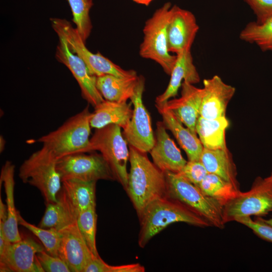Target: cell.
<instances>
[{
    "label": "cell",
    "instance_id": "obj_31",
    "mask_svg": "<svg viewBox=\"0 0 272 272\" xmlns=\"http://www.w3.org/2000/svg\"><path fill=\"white\" fill-rule=\"evenodd\" d=\"M72 10L73 21L76 29L86 42L90 35L92 26L89 12L93 5L92 0H67Z\"/></svg>",
    "mask_w": 272,
    "mask_h": 272
},
{
    "label": "cell",
    "instance_id": "obj_32",
    "mask_svg": "<svg viewBox=\"0 0 272 272\" xmlns=\"http://www.w3.org/2000/svg\"><path fill=\"white\" fill-rule=\"evenodd\" d=\"M97 219L96 208H90L79 214L77 223L87 246L96 257H99L96 244Z\"/></svg>",
    "mask_w": 272,
    "mask_h": 272
},
{
    "label": "cell",
    "instance_id": "obj_4",
    "mask_svg": "<svg viewBox=\"0 0 272 272\" xmlns=\"http://www.w3.org/2000/svg\"><path fill=\"white\" fill-rule=\"evenodd\" d=\"M57 158L47 148L43 146L25 160L19 168L22 181L36 187L46 203L57 201L62 181L56 169Z\"/></svg>",
    "mask_w": 272,
    "mask_h": 272
},
{
    "label": "cell",
    "instance_id": "obj_26",
    "mask_svg": "<svg viewBox=\"0 0 272 272\" xmlns=\"http://www.w3.org/2000/svg\"><path fill=\"white\" fill-rule=\"evenodd\" d=\"M229 125L226 116L206 119L199 116L196 132L203 147L208 149L227 148L225 133Z\"/></svg>",
    "mask_w": 272,
    "mask_h": 272
},
{
    "label": "cell",
    "instance_id": "obj_16",
    "mask_svg": "<svg viewBox=\"0 0 272 272\" xmlns=\"http://www.w3.org/2000/svg\"><path fill=\"white\" fill-rule=\"evenodd\" d=\"M96 183L73 179L62 181L57 200L77 219L83 212L96 208Z\"/></svg>",
    "mask_w": 272,
    "mask_h": 272
},
{
    "label": "cell",
    "instance_id": "obj_9",
    "mask_svg": "<svg viewBox=\"0 0 272 272\" xmlns=\"http://www.w3.org/2000/svg\"><path fill=\"white\" fill-rule=\"evenodd\" d=\"M272 212V181L268 178L257 177L250 189L240 191L223 208L225 223L239 218L262 216Z\"/></svg>",
    "mask_w": 272,
    "mask_h": 272
},
{
    "label": "cell",
    "instance_id": "obj_11",
    "mask_svg": "<svg viewBox=\"0 0 272 272\" xmlns=\"http://www.w3.org/2000/svg\"><path fill=\"white\" fill-rule=\"evenodd\" d=\"M144 88L145 79L139 76L134 93L130 99L133 105L132 116L123 133L129 146L146 153L153 147L155 138L150 115L142 100Z\"/></svg>",
    "mask_w": 272,
    "mask_h": 272
},
{
    "label": "cell",
    "instance_id": "obj_34",
    "mask_svg": "<svg viewBox=\"0 0 272 272\" xmlns=\"http://www.w3.org/2000/svg\"><path fill=\"white\" fill-rule=\"evenodd\" d=\"M235 221L250 229L261 239L272 243V226L263 222L260 217L253 220L250 216L243 217Z\"/></svg>",
    "mask_w": 272,
    "mask_h": 272
},
{
    "label": "cell",
    "instance_id": "obj_25",
    "mask_svg": "<svg viewBox=\"0 0 272 272\" xmlns=\"http://www.w3.org/2000/svg\"><path fill=\"white\" fill-rule=\"evenodd\" d=\"M139 76L129 78L104 75L96 77V87L104 100L127 102L133 95Z\"/></svg>",
    "mask_w": 272,
    "mask_h": 272
},
{
    "label": "cell",
    "instance_id": "obj_24",
    "mask_svg": "<svg viewBox=\"0 0 272 272\" xmlns=\"http://www.w3.org/2000/svg\"><path fill=\"white\" fill-rule=\"evenodd\" d=\"M200 161L208 173L215 174L239 188L236 167L227 148L218 149L203 148Z\"/></svg>",
    "mask_w": 272,
    "mask_h": 272
},
{
    "label": "cell",
    "instance_id": "obj_20",
    "mask_svg": "<svg viewBox=\"0 0 272 272\" xmlns=\"http://www.w3.org/2000/svg\"><path fill=\"white\" fill-rule=\"evenodd\" d=\"M170 76L166 89L156 97L155 106L163 105L171 98L175 97L183 80L193 85L199 82V75L193 63L190 51H183L176 55V60Z\"/></svg>",
    "mask_w": 272,
    "mask_h": 272
},
{
    "label": "cell",
    "instance_id": "obj_27",
    "mask_svg": "<svg viewBox=\"0 0 272 272\" xmlns=\"http://www.w3.org/2000/svg\"><path fill=\"white\" fill-rule=\"evenodd\" d=\"M198 187L208 196L216 199L223 207L240 193L239 188L213 173H208Z\"/></svg>",
    "mask_w": 272,
    "mask_h": 272
},
{
    "label": "cell",
    "instance_id": "obj_18",
    "mask_svg": "<svg viewBox=\"0 0 272 272\" xmlns=\"http://www.w3.org/2000/svg\"><path fill=\"white\" fill-rule=\"evenodd\" d=\"M181 87V97L169 100L163 106L171 111L186 127L196 134V125L200 116L203 89L185 81L182 82Z\"/></svg>",
    "mask_w": 272,
    "mask_h": 272
},
{
    "label": "cell",
    "instance_id": "obj_36",
    "mask_svg": "<svg viewBox=\"0 0 272 272\" xmlns=\"http://www.w3.org/2000/svg\"><path fill=\"white\" fill-rule=\"evenodd\" d=\"M37 257L44 271H71L67 264L60 257L50 254L45 249L38 252Z\"/></svg>",
    "mask_w": 272,
    "mask_h": 272
},
{
    "label": "cell",
    "instance_id": "obj_42",
    "mask_svg": "<svg viewBox=\"0 0 272 272\" xmlns=\"http://www.w3.org/2000/svg\"><path fill=\"white\" fill-rule=\"evenodd\" d=\"M269 179L272 181V171L269 176L267 177Z\"/></svg>",
    "mask_w": 272,
    "mask_h": 272
},
{
    "label": "cell",
    "instance_id": "obj_10",
    "mask_svg": "<svg viewBox=\"0 0 272 272\" xmlns=\"http://www.w3.org/2000/svg\"><path fill=\"white\" fill-rule=\"evenodd\" d=\"M85 153L69 155L57 159L56 169L61 181L116 180L110 165L101 154Z\"/></svg>",
    "mask_w": 272,
    "mask_h": 272
},
{
    "label": "cell",
    "instance_id": "obj_12",
    "mask_svg": "<svg viewBox=\"0 0 272 272\" xmlns=\"http://www.w3.org/2000/svg\"><path fill=\"white\" fill-rule=\"evenodd\" d=\"M44 247L31 238L10 242L0 254L1 271L44 272L37 254Z\"/></svg>",
    "mask_w": 272,
    "mask_h": 272
},
{
    "label": "cell",
    "instance_id": "obj_41",
    "mask_svg": "<svg viewBox=\"0 0 272 272\" xmlns=\"http://www.w3.org/2000/svg\"><path fill=\"white\" fill-rule=\"evenodd\" d=\"M260 219L265 223L272 226V217L268 219H263L262 218H260Z\"/></svg>",
    "mask_w": 272,
    "mask_h": 272
},
{
    "label": "cell",
    "instance_id": "obj_37",
    "mask_svg": "<svg viewBox=\"0 0 272 272\" xmlns=\"http://www.w3.org/2000/svg\"><path fill=\"white\" fill-rule=\"evenodd\" d=\"M256 17V22L261 23L272 17V0H244Z\"/></svg>",
    "mask_w": 272,
    "mask_h": 272
},
{
    "label": "cell",
    "instance_id": "obj_23",
    "mask_svg": "<svg viewBox=\"0 0 272 272\" xmlns=\"http://www.w3.org/2000/svg\"><path fill=\"white\" fill-rule=\"evenodd\" d=\"M90 118L91 128H102L110 124H116L125 129L133 113L130 103L104 100L94 107Z\"/></svg>",
    "mask_w": 272,
    "mask_h": 272
},
{
    "label": "cell",
    "instance_id": "obj_2",
    "mask_svg": "<svg viewBox=\"0 0 272 272\" xmlns=\"http://www.w3.org/2000/svg\"><path fill=\"white\" fill-rule=\"evenodd\" d=\"M139 218L140 230L138 243L142 248L154 236L174 223L183 222L203 228L211 226L196 212L178 200L168 196L151 202Z\"/></svg>",
    "mask_w": 272,
    "mask_h": 272
},
{
    "label": "cell",
    "instance_id": "obj_40",
    "mask_svg": "<svg viewBox=\"0 0 272 272\" xmlns=\"http://www.w3.org/2000/svg\"><path fill=\"white\" fill-rule=\"evenodd\" d=\"M132 1H133L134 2L138 4L148 6L153 0H132Z\"/></svg>",
    "mask_w": 272,
    "mask_h": 272
},
{
    "label": "cell",
    "instance_id": "obj_14",
    "mask_svg": "<svg viewBox=\"0 0 272 272\" xmlns=\"http://www.w3.org/2000/svg\"><path fill=\"white\" fill-rule=\"evenodd\" d=\"M198 29L196 18L191 12L172 6L168 26L169 51L177 55L190 51Z\"/></svg>",
    "mask_w": 272,
    "mask_h": 272
},
{
    "label": "cell",
    "instance_id": "obj_7",
    "mask_svg": "<svg viewBox=\"0 0 272 272\" xmlns=\"http://www.w3.org/2000/svg\"><path fill=\"white\" fill-rule=\"evenodd\" d=\"M52 27L58 37H62L70 50L79 56L86 63L91 75L96 77L112 75L118 77L129 78L137 76L133 70H125L114 63L99 52L94 53L86 46L77 30L64 19H50Z\"/></svg>",
    "mask_w": 272,
    "mask_h": 272
},
{
    "label": "cell",
    "instance_id": "obj_19",
    "mask_svg": "<svg viewBox=\"0 0 272 272\" xmlns=\"http://www.w3.org/2000/svg\"><path fill=\"white\" fill-rule=\"evenodd\" d=\"M150 152L153 163L163 172L179 173L187 162L162 121L157 123L155 143Z\"/></svg>",
    "mask_w": 272,
    "mask_h": 272
},
{
    "label": "cell",
    "instance_id": "obj_5",
    "mask_svg": "<svg viewBox=\"0 0 272 272\" xmlns=\"http://www.w3.org/2000/svg\"><path fill=\"white\" fill-rule=\"evenodd\" d=\"M171 11V3H165L146 22L139 50L141 56L158 63L169 75L176 60V55L171 54L168 50V26Z\"/></svg>",
    "mask_w": 272,
    "mask_h": 272
},
{
    "label": "cell",
    "instance_id": "obj_30",
    "mask_svg": "<svg viewBox=\"0 0 272 272\" xmlns=\"http://www.w3.org/2000/svg\"><path fill=\"white\" fill-rule=\"evenodd\" d=\"M76 220L57 200L55 202L46 203L44 214L38 226L44 229L54 228L59 230Z\"/></svg>",
    "mask_w": 272,
    "mask_h": 272
},
{
    "label": "cell",
    "instance_id": "obj_28",
    "mask_svg": "<svg viewBox=\"0 0 272 272\" xmlns=\"http://www.w3.org/2000/svg\"><path fill=\"white\" fill-rule=\"evenodd\" d=\"M239 38L256 44L263 51H272V17L261 23L249 22L240 32Z\"/></svg>",
    "mask_w": 272,
    "mask_h": 272
},
{
    "label": "cell",
    "instance_id": "obj_15",
    "mask_svg": "<svg viewBox=\"0 0 272 272\" xmlns=\"http://www.w3.org/2000/svg\"><path fill=\"white\" fill-rule=\"evenodd\" d=\"M61 239L58 256L71 271L84 272L88 263L96 257L85 243L78 227L77 220L59 230Z\"/></svg>",
    "mask_w": 272,
    "mask_h": 272
},
{
    "label": "cell",
    "instance_id": "obj_33",
    "mask_svg": "<svg viewBox=\"0 0 272 272\" xmlns=\"http://www.w3.org/2000/svg\"><path fill=\"white\" fill-rule=\"evenodd\" d=\"M144 266L139 263L121 265H110L105 262L100 257L92 259L86 266L85 272H144Z\"/></svg>",
    "mask_w": 272,
    "mask_h": 272
},
{
    "label": "cell",
    "instance_id": "obj_38",
    "mask_svg": "<svg viewBox=\"0 0 272 272\" xmlns=\"http://www.w3.org/2000/svg\"><path fill=\"white\" fill-rule=\"evenodd\" d=\"M7 217V208L5 205L2 200L1 197H0V221L4 222Z\"/></svg>",
    "mask_w": 272,
    "mask_h": 272
},
{
    "label": "cell",
    "instance_id": "obj_22",
    "mask_svg": "<svg viewBox=\"0 0 272 272\" xmlns=\"http://www.w3.org/2000/svg\"><path fill=\"white\" fill-rule=\"evenodd\" d=\"M166 129L171 131L189 161H199L203 146L197 134L185 127L174 114L164 106H156Z\"/></svg>",
    "mask_w": 272,
    "mask_h": 272
},
{
    "label": "cell",
    "instance_id": "obj_8",
    "mask_svg": "<svg viewBox=\"0 0 272 272\" xmlns=\"http://www.w3.org/2000/svg\"><path fill=\"white\" fill-rule=\"evenodd\" d=\"M91 152L99 151L110 165L115 179L126 190L128 175L127 163L129 150L121 132V127L110 124L96 129L90 139Z\"/></svg>",
    "mask_w": 272,
    "mask_h": 272
},
{
    "label": "cell",
    "instance_id": "obj_13",
    "mask_svg": "<svg viewBox=\"0 0 272 272\" xmlns=\"http://www.w3.org/2000/svg\"><path fill=\"white\" fill-rule=\"evenodd\" d=\"M55 57L70 71L77 81L82 96L94 107L104 101L96 87V77L91 75L85 62L69 49L65 40L58 37Z\"/></svg>",
    "mask_w": 272,
    "mask_h": 272
},
{
    "label": "cell",
    "instance_id": "obj_35",
    "mask_svg": "<svg viewBox=\"0 0 272 272\" xmlns=\"http://www.w3.org/2000/svg\"><path fill=\"white\" fill-rule=\"evenodd\" d=\"M178 173L198 187L208 172L200 160H188Z\"/></svg>",
    "mask_w": 272,
    "mask_h": 272
},
{
    "label": "cell",
    "instance_id": "obj_6",
    "mask_svg": "<svg viewBox=\"0 0 272 272\" xmlns=\"http://www.w3.org/2000/svg\"><path fill=\"white\" fill-rule=\"evenodd\" d=\"M164 172L168 196L178 200L196 212L211 226L220 229L224 227V207L221 204L205 194L180 174Z\"/></svg>",
    "mask_w": 272,
    "mask_h": 272
},
{
    "label": "cell",
    "instance_id": "obj_3",
    "mask_svg": "<svg viewBox=\"0 0 272 272\" xmlns=\"http://www.w3.org/2000/svg\"><path fill=\"white\" fill-rule=\"evenodd\" d=\"M89 106L70 117L61 126L37 142L50 150L57 159L64 156L91 152L90 118Z\"/></svg>",
    "mask_w": 272,
    "mask_h": 272
},
{
    "label": "cell",
    "instance_id": "obj_21",
    "mask_svg": "<svg viewBox=\"0 0 272 272\" xmlns=\"http://www.w3.org/2000/svg\"><path fill=\"white\" fill-rule=\"evenodd\" d=\"M15 166L7 161L3 166L1 173L0 183H4L6 196L7 217L5 221H0L5 235L11 242H15L22 240L18 229V212L15 206Z\"/></svg>",
    "mask_w": 272,
    "mask_h": 272
},
{
    "label": "cell",
    "instance_id": "obj_1",
    "mask_svg": "<svg viewBox=\"0 0 272 272\" xmlns=\"http://www.w3.org/2000/svg\"><path fill=\"white\" fill-rule=\"evenodd\" d=\"M129 150L130 168L126 191L139 217L151 202L167 196L166 176L146 153L131 146Z\"/></svg>",
    "mask_w": 272,
    "mask_h": 272
},
{
    "label": "cell",
    "instance_id": "obj_29",
    "mask_svg": "<svg viewBox=\"0 0 272 272\" xmlns=\"http://www.w3.org/2000/svg\"><path fill=\"white\" fill-rule=\"evenodd\" d=\"M19 224L23 226L35 235L42 242L45 250L50 254L58 256V251L61 239L60 230L54 228L44 229L37 227L26 221L18 212Z\"/></svg>",
    "mask_w": 272,
    "mask_h": 272
},
{
    "label": "cell",
    "instance_id": "obj_39",
    "mask_svg": "<svg viewBox=\"0 0 272 272\" xmlns=\"http://www.w3.org/2000/svg\"><path fill=\"white\" fill-rule=\"evenodd\" d=\"M6 145V141L2 135L0 137V152H3Z\"/></svg>",
    "mask_w": 272,
    "mask_h": 272
},
{
    "label": "cell",
    "instance_id": "obj_17",
    "mask_svg": "<svg viewBox=\"0 0 272 272\" xmlns=\"http://www.w3.org/2000/svg\"><path fill=\"white\" fill-rule=\"evenodd\" d=\"M203 87L200 116L206 119L226 116L227 106L235 88L226 84L218 75L203 81Z\"/></svg>",
    "mask_w": 272,
    "mask_h": 272
}]
</instances>
